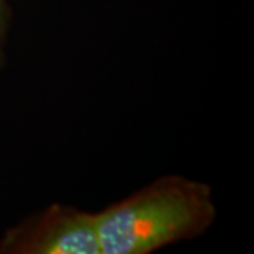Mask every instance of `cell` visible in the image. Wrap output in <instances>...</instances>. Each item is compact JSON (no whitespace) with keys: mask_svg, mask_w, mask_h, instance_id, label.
<instances>
[{"mask_svg":"<svg viewBox=\"0 0 254 254\" xmlns=\"http://www.w3.org/2000/svg\"><path fill=\"white\" fill-rule=\"evenodd\" d=\"M216 218L208 184L167 175L95 213L102 254H148L206 232Z\"/></svg>","mask_w":254,"mask_h":254,"instance_id":"cell-1","label":"cell"},{"mask_svg":"<svg viewBox=\"0 0 254 254\" xmlns=\"http://www.w3.org/2000/svg\"><path fill=\"white\" fill-rule=\"evenodd\" d=\"M1 254H100L95 213L54 203L7 229Z\"/></svg>","mask_w":254,"mask_h":254,"instance_id":"cell-2","label":"cell"},{"mask_svg":"<svg viewBox=\"0 0 254 254\" xmlns=\"http://www.w3.org/2000/svg\"><path fill=\"white\" fill-rule=\"evenodd\" d=\"M11 10L7 0H0V66L4 63V48L9 34Z\"/></svg>","mask_w":254,"mask_h":254,"instance_id":"cell-3","label":"cell"}]
</instances>
